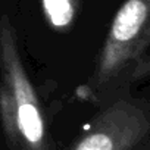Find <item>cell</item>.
I'll list each match as a JSON object with an SVG mask.
<instances>
[{
	"instance_id": "6da1fadb",
	"label": "cell",
	"mask_w": 150,
	"mask_h": 150,
	"mask_svg": "<svg viewBox=\"0 0 150 150\" xmlns=\"http://www.w3.org/2000/svg\"><path fill=\"white\" fill-rule=\"evenodd\" d=\"M0 121L13 150L49 149L44 113L6 15L0 19Z\"/></svg>"
},
{
	"instance_id": "7a4b0ae2",
	"label": "cell",
	"mask_w": 150,
	"mask_h": 150,
	"mask_svg": "<svg viewBox=\"0 0 150 150\" xmlns=\"http://www.w3.org/2000/svg\"><path fill=\"white\" fill-rule=\"evenodd\" d=\"M150 47V0H124L99 53L93 86L105 87Z\"/></svg>"
},
{
	"instance_id": "3957f363",
	"label": "cell",
	"mask_w": 150,
	"mask_h": 150,
	"mask_svg": "<svg viewBox=\"0 0 150 150\" xmlns=\"http://www.w3.org/2000/svg\"><path fill=\"white\" fill-rule=\"evenodd\" d=\"M150 134V109L140 100H118L93 121L68 150H132Z\"/></svg>"
},
{
	"instance_id": "277c9868",
	"label": "cell",
	"mask_w": 150,
	"mask_h": 150,
	"mask_svg": "<svg viewBox=\"0 0 150 150\" xmlns=\"http://www.w3.org/2000/svg\"><path fill=\"white\" fill-rule=\"evenodd\" d=\"M81 0H41L46 21L54 30H68L78 15Z\"/></svg>"
}]
</instances>
